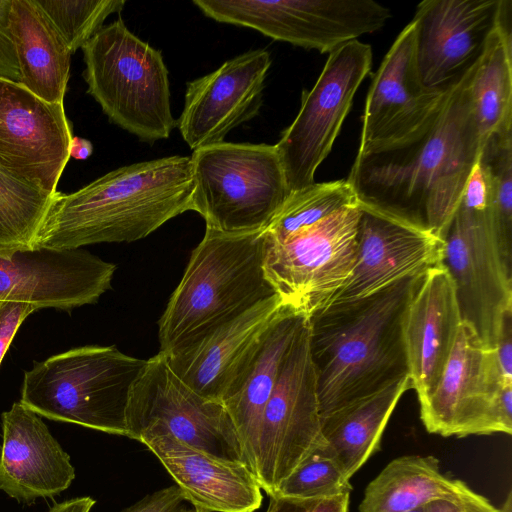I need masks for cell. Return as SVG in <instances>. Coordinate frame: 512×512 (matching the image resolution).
I'll use <instances>...</instances> for the list:
<instances>
[{
    "label": "cell",
    "instance_id": "43",
    "mask_svg": "<svg viewBox=\"0 0 512 512\" xmlns=\"http://www.w3.org/2000/svg\"><path fill=\"white\" fill-rule=\"evenodd\" d=\"M501 512H512V491L510 490L503 504L501 505Z\"/></svg>",
    "mask_w": 512,
    "mask_h": 512
},
{
    "label": "cell",
    "instance_id": "42",
    "mask_svg": "<svg viewBox=\"0 0 512 512\" xmlns=\"http://www.w3.org/2000/svg\"><path fill=\"white\" fill-rule=\"evenodd\" d=\"M93 145L84 138L73 136L70 143L69 155L75 160H86L92 155Z\"/></svg>",
    "mask_w": 512,
    "mask_h": 512
},
{
    "label": "cell",
    "instance_id": "36",
    "mask_svg": "<svg viewBox=\"0 0 512 512\" xmlns=\"http://www.w3.org/2000/svg\"><path fill=\"white\" fill-rule=\"evenodd\" d=\"M11 6L12 0H0V78L20 83L21 75L10 28Z\"/></svg>",
    "mask_w": 512,
    "mask_h": 512
},
{
    "label": "cell",
    "instance_id": "45",
    "mask_svg": "<svg viewBox=\"0 0 512 512\" xmlns=\"http://www.w3.org/2000/svg\"><path fill=\"white\" fill-rule=\"evenodd\" d=\"M408 512H425V508L424 507H420V508H417L415 510L408 511Z\"/></svg>",
    "mask_w": 512,
    "mask_h": 512
},
{
    "label": "cell",
    "instance_id": "38",
    "mask_svg": "<svg viewBox=\"0 0 512 512\" xmlns=\"http://www.w3.org/2000/svg\"><path fill=\"white\" fill-rule=\"evenodd\" d=\"M184 501L180 489L173 485L147 494L121 512H181Z\"/></svg>",
    "mask_w": 512,
    "mask_h": 512
},
{
    "label": "cell",
    "instance_id": "4",
    "mask_svg": "<svg viewBox=\"0 0 512 512\" xmlns=\"http://www.w3.org/2000/svg\"><path fill=\"white\" fill-rule=\"evenodd\" d=\"M275 294L264 271V229L206 227L158 321L159 352L176 354Z\"/></svg>",
    "mask_w": 512,
    "mask_h": 512
},
{
    "label": "cell",
    "instance_id": "10",
    "mask_svg": "<svg viewBox=\"0 0 512 512\" xmlns=\"http://www.w3.org/2000/svg\"><path fill=\"white\" fill-rule=\"evenodd\" d=\"M322 443L307 319L283 360L262 415L253 471L261 489L268 496L275 494L281 483Z\"/></svg>",
    "mask_w": 512,
    "mask_h": 512
},
{
    "label": "cell",
    "instance_id": "19",
    "mask_svg": "<svg viewBox=\"0 0 512 512\" xmlns=\"http://www.w3.org/2000/svg\"><path fill=\"white\" fill-rule=\"evenodd\" d=\"M284 305L274 296L170 356L175 374L201 396L223 403L239 389Z\"/></svg>",
    "mask_w": 512,
    "mask_h": 512
},
{
    "label": "cell",
    "instance_id": "35",
    "mask_svg": "<svg viewBox=\"0 0 512 512\" xmlns=\"http://www.w3.org/2000/svg\"><path fill=\"white\" fill-rule=\"evenodd\" d=\"M266 512H348L350 493L330 498H295L270 495Z\"/></svg>",
    "mask_w": 512,
    "mask_h": 512
},
{
    "label": "cell",
    "instance_id": "26",
    "mask_svg": "<svg viewBox=\"0 0 512 512\" xmlns=\"http://www.w3.org/2000/svg\"><path fill=\"white\" fill-rule=\"evenodd\" d=\"M10 28L20 84L49 103H64L72 51L36 0H12Z\"/></svg>",
    "mask_w": 512,
    "mask_h": 512
},
{
    "label": "cell",
    "instance_id": "13",
    "mask_svg": "<svg viewBox=\"0 0 512 512\" xmlns=\"http://www.w3.org/2000/svg\"><path fill=\"white\" fill-rule=\"evenodd\" d=\"M127 437L156 424L176 439L226 460L246 464L232 420L223 405L183 382L161 352L146 360L130 391Z\"/></svg>",
    "mask_w": 512,
    "mask_h": 512
},
{
    "label": "cell",
    "instance_id": "44",
    "mask_svg": "<svg viewBox=\"0 0 512 512\" xmlns=\"http://www.w3.org/2000/svg\"><path fill=\"white\" fill-rule=\"evenodd\" d=\"M181 512H203V511H200V510L192 507V508H189V509L184 508Z\"/></svg>",
    "mask_w": 512,
    "mask_h": 512
},
{
    "label": "cell",
    "instance_id": "15",
    "mask_svg": "<svg viewBox=\"0 0 512 512\" xmlns=\"http://www.w3.org/2000/svg\"><path fill=\"white\" fill-rule=\"evenodd\" d=\"M71 125L64 103H49L0 78V165L54 194L70 159Z\"/></svg>",
    "mask_w": 512,
    "mask_h": 512
},
{
    "label": "cell",
    "instance_id": "24",
    "mask_svg": "<svg viewBox=\"0 0 512 512\" xmlns=\"http://www.w3.org/2000/svg\"><path fill=\"white\" fill-rule=\"evenodd\" d=\"M461 322L448 270L442 263L428 269L410 298L402 324L408 374L418 401L437 384Z\"/></svg>",
    "mask_w": 512,
    "mask_h": 512
},
{
    "label": "cell",
    "instance_id": "7",
    "mask_svg": "<svg viewBox=\"0 0 512 512\" xmlns=\"http://www.w3.org/2000/svg\"><path fill=\"white\" fill-rule=\"evenodd\" d=\"M443 240L442 264L454 282L462 321L495 348L504 315L512 311V261L504 253L479 163Z\"/></svg>",
    "mask_w": 512,
    "mask_h": 512
},
{
    "label": "cell",
    "instance_id": "25",
    "mask_svg": "<svg viewBox=\"0 0 512 512\" xmlns=\"http://www.w3.org/2000/svg\"><path fill=\"white\" fill-rule=\"evenodd\" d=\"M307 319V316L284 306L270 326L239 389L223 402L236 430L246 465L252 473L265 406L283 360Z\"/></svg>",
    "mask_w": 512,
    "mask_h": 512
},
{
    "label": "cell",
    "instance_id": "29",
    "mask_svg": "<svg viewBox=\"0 0 512 512\" xmlns=\"http://www.w3.org/2000/svg\"><path fill=\"white\" fill-rule=\"evenodd\" d=\"M509 14L490 38L475 67L470 91L484 140L512 126V26Z\"/></svg>",
    "mask_w": 512,
    "mask_h": 512
},
{
    "label": "cell",
    "instance_id": "30",
    "mask_svg": "<svg viewBox=\"0 0 512 512\" xmlns=\"http://www.w3.org/2000/svg\"><path fill=\"white\" fill-rule=\"evenodd\" d=\"M357 205L356 195L346 179L315 182L290 194L264 229L265 240L282 242L342 210Z\"/></svg>",
    "mask_w": 512,
    "mask_h": 512
},
{
    "label": "cell",
    "instance_id": "1",
    "mask_svg": "<svg viewBox=\"0 0 512 512\" xmlns=\"http://www.w3.org/2000/svg\"><path fill=\"white\" fill-rule=\"evenodd\" d=\"M477 62L414 133L357 152L346 180L359 205L418 223L444 238L485 142L470 91Z\"/></svg>",
    "mask_w": 512,
    "mask_h": 512
},
{
    "label": "cell",
    "instance_id": "28",
    "mask_svg": "<svg viewBox=\"0 0 512 512\" xmlns=\"http://www.w3.org/2000/svg\"><path fill=\"white\" fill-rule=\"evenodd\" d=\"M473 490L444 475L432 456L395 458L367 485L359 512H408L436 499H457Z\"/></svg>",
    "mask_w": 512,
    "mask_h": 512
},
{
    "label": "cell",
    "instance_id": "39",
    "mask_svg": "<svg viewBox=\"0 0 512 512\" xmlns=\"http://www.w3.org/2000/svg\"><path fill=\"white\" fill-rule=\"evenodd\" d=\"M425 512H501L475 491L457 499H436L424 506Z\"/></svg>",
    "mask_w": 512,
    "mask_h": 512
},
{
    "label": "cell",
    "instance_id": "37",
    "mask_svg": "<svg viewBox=\"0 0 512 512\" xmlns=\"http://www.w3.org/2000/svg\"><path fill=\"white\" fill-rule=\"evenodd\" d=\"M35 310L30 303L0 301V364L19 327Z\"/></svg>",
    "mask_w": 512,
    "mask_h": 512
},
{
    "label": "cell",
    "instance_id": "32",
    "mask_svg": "<svg viewBox=\"0 0 512 512\" xmlns=\"http://www.w3.org/2000/svg\"><path fill=\"white\" fill-rule=\"evenodd\" d=\"M478 163L487 179L491 210L504 253L512 261V126L485 140Z\"/></svg>",
    "mask_w": 512,
    "mask_h": 512
},
{
    "label": "cell",
    "instance_id": "23",
    "mask_svg": "<svg viewBox=\"0 0 512 512\" xmlns=\"http://www.w3.org/2000/svg\"><path fill=\"white\" fill-rule=\"evenodd\" d=\"M1 421L0 490L29 504L68 489L75 468L41 417L18 401Z\"/></svg>",
    "mask_w": 512,
    "mask_h": 512
},
{
    "label": "cell",
    "instance_id": "2",
    "mask_svg": "<svg viewBox=\"0 0 512 512\" xmlns=\"http://www.w3.org/2000/svg\"><path fill=\"white\" fill-rule=\"evenodd\" d=\"M425 272L308 317L321 420L409 376L402 324Z\"/></svg>",
    "mask_w": 512,
    "mask_h": 512
},
{
    "label": "cell",
    "instance_id": "18",
    "mask_svg": "<svg viewBox=\"0 0 512 512\" xmlns=\"http://www.w3.org/2000/svg\"><path fill=\"white\" fill-rule=\"evenodd\" d=\"M271 62L266 49L249 50L187 82L177 126L193 151L223 142L231 130L259 114Z\"/></svg>",
    "mask_w": 512,
    "mask_h": 512
},
{
    "label": "cell",
    "instance_id": "14",
    "mask_svg": "<svg viewBox=\"0 0 512 512\" xmlns=\"http://www.w3.org/2000/svg\"><path fill=\"white\" fill-rule=\"evenodd\" d=\"M512 13L511 0H425L412 19L414 63L420 83L446 91L483 54Z\"/></svg>",
    "mask_w": 512,
    "mask_h": 512
},
{
    "label": "cell",
    "instance_id": "3",
    "mask_svg": "<svg viewBox=\"0 0 512 512\" xmlns=\"http://www.w3.org/2000/svg\"><path fill=\"white\" fill-rule=\"evenodd\" d=\"M193 187L191 158L175 155L120 167L70 194L56 191L34 247L140 240L191 210Z\"/></svg>",
    "mask_w": 512,
    "mask_h": 512
},
{
    "label": "cell",
    "instance_id": "12",
    "mask_svg": "<svg viewBox=\"0 0 512 512\" xmlns=\"http://www.w3.org/2000/svg\"><path fill=\"white\" fill-rule=\"evenodd\" d=\"M359 204L282 242L264 236V271L282 304L311 316L349 278L355 258Z\"/></svg>",
    "mask_w": 512,
    "mask_h": 512
},
{
    "label": "cell",
    "instance_id": "22",
    "mask_svg": "<svg viewBox=\"0 0 512 512\" xmlns=\"http://www.w3.org/2000/svg\"><path fill=\"white\" fill-rule=\"evenodd\" d=\"M137 441L159 459L194 508L203 512H254L260 508L262 489L246 464L190 446L156 424L144 427Z\"/></svg>",
    "mask_w": 512,
    "mask_h": 512
},
{
    "label": "cell",
    "instance_id": "33",
    "mask_svg": "<svg viewBox=\"0 0 512 512\" xmlns=\"http://www.w3.org/2000/svg\"><path fill=\"white\" fill-rule=\"evenodd\" d=\"M69 49L82 48L102 27L106 18L120 13L125 0H36Z\"/></svg>",
    "mask_w": 512,
    "mask_h": 512
},
{
    "label": "cell",
    "instance_id": "40",
    "mask_svg": "<svg viewBox=\"0 0 512 512\" xmlns=\"http://www.w3.org/2000/svg\"><path fill=\"white\" fill-rule=\"evenodd\" d=\"M494 349L503 377L512 380V311L504 315Z\"/></svg>",
    "mask_w": 512,
    "mask_h": 512
},
{
    "label": "cell",
    "instance_id": "9",
    "mask_svg": "<svg viewBox=\"0 0 512 512\" xmlns=\"http://www.w3.org/2000/svg\"><path fill=\"white\" fill-rule=\"evenodd\" d=\"M426 430L443 437L512 433V380L503 377L495 349L462 321L444 370L419 400Z\"/></svg>",
    "mask_w": 512,
    "mask_h": 512
},
{
    "label": "cell",
    "instance_id": "31",
    "mask_svg": "<svg viewBox=\"0 0 512 512\" xmlns=\"http://www.w3.org/2000/svg\"><path fill=\"white\" fill-rule=\"evenodd\" d=\"M52 196L0 165V250L34 247Z\"/></svg>",
    "mask_w": 512,
    "mask_h": 512
},
{
    "label": "cell",
    "instance_id": "16",
    "mask_svg": "<svg viewBox=\"0 0 512 512\" xmlns=\"http://www.w3.org/2000/svg\"><path fill=\"white\" fill-rule=\"evenodd\" d=\"M116 265L78 249L0 250V301L72 310L92 304L111 288Z\"/></svg>",
    "mask_w": 512,
    "mask_h": 512
},
{
    "label": "cell",
    "instance_id": "8",
    "mask_svg": "<svg viewBox=\"0 0 512 512\" xmlns=\"http://www.w3.org/2000/svg\"><path fill=\"white\" fill-rule=\"evenodd\" d=\"M191 158V210L206 227L237 233L265 229L291 194L275 145L220 142Z\"/></svg>",
    "mask_w": 512,
    "mask_h": 512
},
{
    "label": "cell",
    "instance_id": "41",
    "mask_svg": "<svg viewBox=\"0 0 512 512\" xmlns=\"http://www.w3.org/2000/svg\"><path fill=\"white\" fill-rule=\"evenodd\" d=\"M94 504L89 496L76 497L55 504L49 512H90Z\"/></svg>",
    "mask_w": 512,
    "mask_h": 512
},
{
    "label": "cell",
    "instance_id": "11",
    "mask_svg": "<svg viewBox=\"0 0 512 512\" xmlns=\"http://www.w3.org/2000/svg\"><path fill=\"white\" fill-rule=\"evenodd\" d=\"M372 48L359 40L335 49L315 85L303 90L300 110L275 144L291 193L315 183L360 84L371 71Z\"/></svg>",
    "mask_w": 512,
    "mask_h": 512
},
{
    "label": "cell",
    "instance_id": "20",
    "mask_svg": "<svg viewBox=\"0 0 512 512\" xmlns=\"http://www.w3.org/2000/svg\"><path fill=\"white\" fill-rule=\"evenodd\" d=\"M390 18V10L373 0H254L245 15L248 28L320 53L375 32Z\"/></svg>",
    "mask_w": 512,
    "mask_h": 512
},
{
    "label": "cell",
    "instance_id": "34",
    "mask_svg": "<svg viewBox=\"0 0 512 512\" xmlns=\"http://www.w3.org/2000/svg\"><path fill=\"white\" fill-rule=\"evenodd\" d=\"M349 481L324 442L297 466L275 494L303 499L330 498L350 493Z\"/></svg>",
    "mask_w": 512,
    "mask_h": 512
},
{
    "label": "cell",
    "instance_id": "27",
    "mask_svg": "<svg viewBox=\"0 0 512 512\" xmlns=\"http://www.w3.org/2000/svg\"><path fill=\"white\" fill-rule=\"evenodd\" d=\"M410 388V378L405 376L321 420L325 445L348 478L379 450L388 420Z\"/></svg>",
    "mask_w": 512,
    "mask_h": 512
},
{
    "label": "cell",
    "instance_id": "21",
    "mask_svg": "<svg viewBox=\"0 0 512 512\" xmlns=\"http://www.w3.org/2000/svg\"><path fill=\"white\" fill-rule=\"evenodd\" d=\"M446 91L430 90L420 83L414 63V27L408 23L372 77L358 152L401 141L414 133Z\"/></svg>",
    "mask_w": 512,
    "mask_h": 512
},
{
    "label": "cell",
    "instance_id": "17",
    "mask_svg": "<svg viewBox=\"0 0 512 512\" xmlns=\"http://www.w3.org/2000/svg\"><path fill=\"white\" fill-rule=\"evenodd\" d=\"M359 210L351 274L327 303L369 296L442 263L444 240L425 226L361 205Z\"/></svg>",
    "mask_w": 512,
    "mask_h": 512
},
{
    "label": "cell",
    "instance_id": "5",
    "mask_svg": "<svg viewBox=\"0 0 512 512\" xmlns=\"http://www.w3.org/2000/svg\"><path fill=\"white\" fill-rule=\"evenodd\" d=\"M146 360L115 346H82L35 362L20 402L40 417L126 436L130 391Z\"/></svg>",
    "mask_w": 512,
    "mask_h": 512
},
{
    "label": "cell",
    "instance_id": "6",
    "mask_svg": "<svg viewBox=\"0 0 512 512\" xmlns=\"http://www.w3.org/2000/svg\"><path fill=\"white\" fill-rule=\"evenodd\" d=\"M83 77L110 122L154 143L177 126L162 53L134 35L121 17L103 26L83 47Z\"/></svg>",
    "mask_w": 512,
    "mask_h": 512
}]
</instances>
